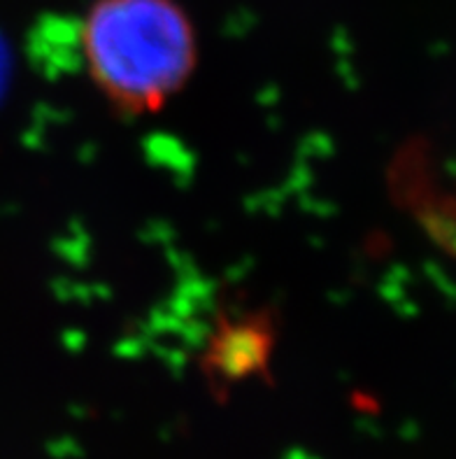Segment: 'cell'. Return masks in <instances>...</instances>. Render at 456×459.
<instances>
[{
  "mask_svg": "<svg viewBox=\"0 0 456 459\" xmlns=\"http://www.w3.org/2000/svg\"><path fill=\"white\" fill-rule=\"evenodd\" d=\"M89 75L126 112H154L196 64V35L177 0H96L82 26Z\"/></svg>",
  "mask_w": 456,
  "mask_h": 459,
  "instance_id": "cell-1",
  "label": "cell"
}]
</instances>
